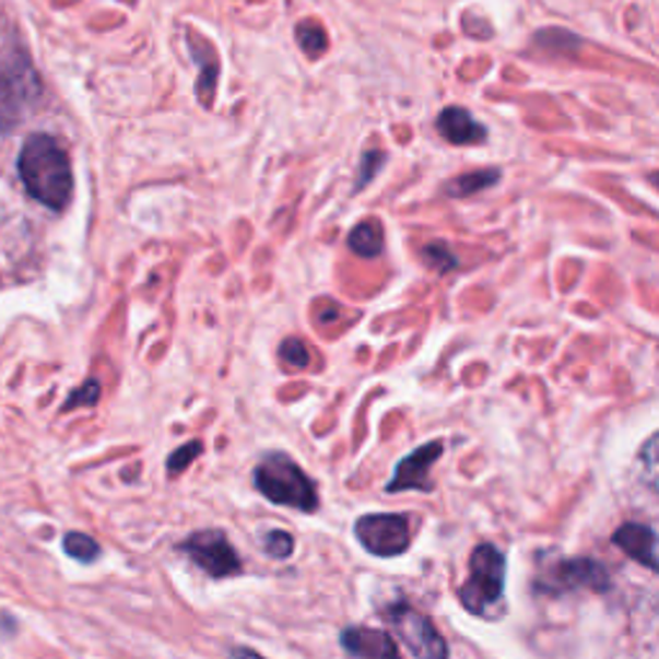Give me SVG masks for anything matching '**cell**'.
<instances>
[{
  "instance_id": "obj_8",
  "label": "cell",
  "mask_w": 659,
  "mask_h": 659,
  "mask_svg": "<svg viewBox=\"0 0 659 659\" xmlns=\"http://www.w3.org/2000/svg\"><path fill=\"white\" fill-rule=\"evenodd\" d=\"M356 539L374 556H400L410 549V520L397 513H372L356 520Z\"/></svg>"
},
{
  "instance_id": "obj_10",
  "label": "cell",
  "mask_w": 659,
  "mask_h": 659,
  "mask_svg": "<svg viewBox=\"0 0 659 659\" xmlns=\"http://www.w3.org/2000/svg\"><path fill=\"white\" fill-rule=\"evenodd\" d=\"M340 644L351 657L356 659H402L392 634L384 628L348 626L340 634Z\"/></svg>"
},
{
  "instance_id": "obj_13",
  "label": "cell",
  "mask_w": 659,
  "mask_h": 659,
  "mask_svg": "<svg viewBox=\"0 0 659 659\" xmlns=\"http://www.w3.org/2000/svg\"><path fill=\"white\" fill-rule=\"evenodd\" d=\"M193 39V34H188ZM188 49H191L193 60L199 62V68L204 70L201 72L199 78V98L201 104L204 106H212L214 101V89H216V75H220V64H216V57H209L212 55V47L209 45H201L199 47V39L188 42Z\"/></svg>"
},
{
  "instance_id": "obj_4",
  "label": "cell",
  "mask_w": 659,
  "mask_h": 659,
  "mask_svg": "<svg viewBox=\"0 0 659 659\" xmlns=\"http://www.w3.org/2000/svg\"><path fill=\"white\" fill-rule=\"evenodd\" d=\"M533 590L544 592V596H564V592L575 590L608 592L611 590V572L590 556L562 560L544 569V575L533 582Z\"/></svg>"
},
{
  "instance_id": "obj_2",
  "label": "cell",
  "mask_w": 659,
  "mask_h": 659,
  "mask_svg": "<svg viewBox=\"0 0 659 659\" xmlns=\"http://www.w3.org/2000/svg\"><path fill=\"white\" fill-rule=\"evenodd\" d=\"M256 490L263 495L268 503L284 505L302 513H315L320 505L315 482L304 474V469L289 454H268L258 463Z\"/></svg>"
},
{
  "instance_id": "obj_6",
  "label": "cell",
  "mask_w": 659,
  "mask_h": 659,
  "mask_svg": "<svg viewBox=\"0 0 659 659\" xmlns=\"http://www.w3.org/2000/svg\"><path fill=\"white\" fill-rule=\"evenodd\" d=\"M389 621L415 659H448V644L425 613L408 603L389 605Z\"/></svg>"
},
{
  "instance_id": "obj_24",
  "label": "cell",
  "mask_w": 659,
  "mask_h": 659,
  "mask_svg": "<svg viewBox=\"0 0 659 659\" xmlns=\"http://www.w3.org/2000/svg\"><path fill=\"white\" fill-rule=\"evenodd\" d=\"M232 659H266V657H260L256 649H248V647H237V649H232Z\"/></svg>"
},
{
  "instance_id": "obj_19",
  "label": "cell",
  "mask_w": 659,
  "mask_h": 659,
  "mask_svg": "<svg viewBox=\"0 0 659 659\" xmlns=\"http://www.w3.org/2000/svg\"><path fill=\"white\" fill-rule=\"evenodd\" d=\"M98 397H101V384L96 379L83 381V387H78L75 392L68 397V402L62 404V412H70L78 408H93V404L98 402Z\"/></svg>"
},
{
  "instance_id": "obj_5",
  "label": "cell",
  "mask_w": 659,
  "mask_h": 659,
  "mask_svg": "<svg viewBox=\"0 0 659 659\" xmlns=\"http://www.w3.org/2000/svg\"><path fill=\"white\" fill-rule=\"evenodd\" d=\"M178 552L186 554L209 577L220 579L240 575L243 572L240 556L232 549L227 533L220 531V528H207V531L191 533L186 541H180Z\"/></svg>"
},
{
  "instance_id": "obj_17",
  "label": "cell",
  "mask_w": 659,
  "mask_h": 659,
  "mask_svg": "<svg viewBox=\"0 0 659 659\" xmlns=\"http://www.w3.org/2000/svg\"><path fill=\"white\" fill-rule=\"evenodd\" d=\"M296 39H299L302 49L309 57L322 55L328 49V36H325L322 26L315 24V21H302L299 28H296Z\"/></svg>"
},
{
  "instance_id": "obj_12",
  "label": "cell",
  "mask_w": 659,
  "mask_h": 659,
  "mask_svg": "<svg viewBox=\"0 0 659 659\" xmlns=\"http://www.w3.org/2000/svg\"><path fill=\"white\" fill-rule=\"evenodd\" d=\"M436 129L446 142L459 144V148H467V144H482L487 140V129H484L480 121L461 106L444 108L436 121Z\"/></svg>"
},
{
  "instance_id": "obj_23",
  "label": "cell",
  "mask_w": 659,
  "mask_h": 659,
  "mask_svg": "<svg viewBox=\"0 0 659 659\" xmlns=\"http://www.w3.org/2000/svg\"><path fill=\"white\" fill-rule=\"evenodd\" d=\"M387 161V155L379 150H368L364 155V163H361V173H358V180H356V191H361V188H366L368 180H372L376 173H379L381 163Z\"/></svg>"
},
{
  "instance_id": "obj_20",
  "label": "cell",
  "mask_w": 659,
  "mask_h": 659,
  "mask_svg": "<svg viewBox=\"0 0 659 659\" xmlns=\"http://www.w3.org/2000/svg\"><path fill=\"white\" fill-rule=\"evenodd\" d=\"M279 356H281V361H284V364L294 366V368H307L309 366L307 345H304L302 340H296V338H286L284 343H281Z\"/></svg>"
},
{
  "instance_id": "obj_21",
  "label": "cell",
  "mask_w": 659,
  "mask_h": 659,
  "mask_svg": "<svg viewBox=\"0 0 659 659\" xmlns=\"http://www.w3.org/2000/svg\"><path fill=\"white\" fill-rule=\"evenodd\" d=\"M201 451H204V446L199 444V440H191V444H184L178 446L176 451H173L168 456V474H178L184 472V469L191 463L197 456H201Z\"/></svg>"
},
{
  "instance_id": "obj_16",
  "label": "cell",
  "mask_w": 659,
  "mask_h": 659,
  "mask_svg": "<svg viewBox=\"0 0 659 659\" xmlns=\"http://www.w3.org/2000/svg\"><path fill=\"white\" fill-rule=\"evenodd\" d=\"M62 549H64V554L70 556V560H75V562H81V564H93L101 556L98 541L93 539V536L81 533V531L64 533Z\"/></svg>"
},
{
  "instance_id": "obj_18",
  "label": "cell",
  "mask_w": 659,
  "mask_h": 659,
  "mask_svg": "<svg viewBox=\"0 0 659 659\" xmlns=\"http://www.w3.org/2000/svg\"><path fill=\"white\" fill-rule=\"evenodd\" d=\"M263 552L273 560H289L294 554V539L286 531H268L263 536Z\"/></svg>"
},
{
  "instance_id": "obj_3",
  "label": "cell",
  "mask_w": 659,
  "mask_h": 659,
  "mask_svg": "<svg viewBox=\"0 0 659 659\" xmlns=\"http://www.w3.org/2000/svg\"><path fill=\"white\" fill-rule=\"evenodd\" d=\"M505 554L495 544H480L469 560V577L461 585L459 600L469 613L490 615L505 592Z\"/></svg>"
},
{
  "instance_id": "obj_14",
  "label": "cell",
  "mask_w": 659,
  "mask_h": 659,
  "mask_svg": "<svg viewBox=\"0 0 659 659\" xmlns=\"http://www.w3.org/2000/svg\"><path fill=\"white\" fill-rule=\"evenodd\" d=\"M348 248H351L361 258H376L384 250V230L381 222L366 220L358 227L351 230L348 235Z\"/></svg>"
},
{
  "instance_id": "obj_9",
  "label": "cell",
  "mask_w": 659,
  "mask_h": 659,
  "mask_svg": "<svg viewBox=\"0 0 659 659\" xmlns=\"http://www.w3.org/2000/svg\"><path fill=\"white\" fill-rule=\"evenodd\" d=\"M440 456H444V444L440 440H431V444L415 448V451L404 456V459L397 463L392 480L387 484L389 495H397V492H408V490H417V492H431V469Z\"/></svg>"
},
{
  "instance_id": "obj_7",
  "label": "cell",
  "mask_w": 659,
  "mask_h": 659,
  "mask_svg": "<svg viewBox=\"0 0 659 659\" xmlns=\"http://www.w3.org/2000/svg\"><path fill=\"white\" fill-rule=\"evenodd\" d=\"M39 96V78L26 60H13L0 68V129H13L21 114Z\"/></svg>"
},
{
  "instance_id": "obj_15",
  "label": "cell",
  "mask_w": 659,
  "mask_h": 659,
  "mask_svg": "<svg viewBox=\"0 0 659 659\" xmlns=\"http://www.w3.org/2000/svg\"><path fill=\"white\" fill-rule=\"evenodd\" d=\"M499 176H503V173H499L497 168H482V170L463 173V176L448 180L446 193H448V197H456V199L474 197V193L487 191V188L495 186L499 180Z\"/></svg>"
},
{
  "instance_id": "obj_22",
  "label": "cell",
  "mask_w": 659,
  "mask_h": 659,
  "mask_svg": "<svg viewBox=\"0 0 659 659\" xmlns=\"http://www.w3.org/2000/svg\"><path fill=\"white\" fill-rule=\"evenodd\" d=\"M423 258H425V263L436 268L438 273L451 271V268H456V263H459V260H456L454 252L448 250L446 245H440V243H433V245H428V248L423 250Z\"/></svg>"
},
{
  "instance_id": "obj_11",
  "label": "cell",
  "mask_w": 659,
  "mask_h": 659,
  "mask_svg": "<svg viewBox=\"0 0 659 659\" xmlns=\"http://www.w3.org/2000/svg\"><path fill=\"white\" fill-rule=\"evenodd\" d=\"M611 541L634 562L644 564L651 572L657 569V531L651 526L626 523L611 536Z\"/></svg>"
},
{
  "instance_id": "obj_1",
  "label": "cell",
  "mask_w": 659,
  "mask_h": 659,
  "mask_svg": "<svg viewBox=\"0 0 659 659\" xmlns=\"http://www.w3.org/2000/svg\"><path fill=\"white\" fill-rule=\"evenodd\" d=\"M19 176L26 191L52 212H62L72 199L68 152L49 134H32L19 155Z\"/></svg>"
}]
</instances>
